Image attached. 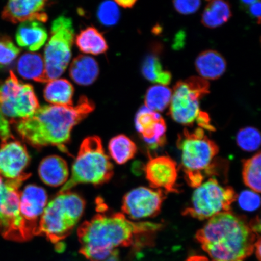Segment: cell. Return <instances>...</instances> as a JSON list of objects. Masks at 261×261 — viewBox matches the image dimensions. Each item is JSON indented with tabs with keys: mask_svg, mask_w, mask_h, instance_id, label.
<instances>
[{
	"mask_svg": "<svg viewBox=\"0 0 261 261\" xmlns=\"http://www.w3.org/2000/svg\"><path fill=\"white\" fill-rule=\"evenodd\" d=\"M113 166L106 154L101 139L90 136L83 140L75 160L71 175L60 193L68 192L77 185L105 184L112 178Z\"/></svg>",
	"mask_w": 261,
	"mask_h": 261,
	"instance_id": "obj_5",
	"label": "cell"
},
{
	"mask_svg": "<svg viewBox=\"0 0 261 261\" xmlns=\"http://www.w3.org/2000/svg\"><path fill=\"white\" fill-rule=\"evenodd\" d=\"M187 261H217L214 259H210L206 257L202 256H192L188 257Z\"/></svg>",
	"mask_w": 261,
	"mask_h": 261,
	"instance_id": "obj_38",
	"label": "cell"
},
{
	"mask_svg": "<svg viewBox=\"0 0 261 261\" xmlns=\"http://www.w3.org/2000/svg\"><path fill=\"white\" fill-rule=\"evenodd\" d=\"M39 108L33 86L19 80L12 71L7 79L0 80V110L6 118L27 119Z\"/></svg>",
	"mask_w": 261,
	"mask_h": 261,
	"instance_id": "obj_10",
	"label": "cell"
},
{
	"mask_svg": "<svg viewBox=\"0 0 261 261\" xmlns=\"http://www.w3.org/2000/svg\"><path fill=\"white\" fill-rule=\"evenodd\" d=\"M109 152L117 164L123 165L135 156L138 148L136 143L125 135H120L110 140Z\"/></svg>",
	"mask_w": 261,
	"mask_h": 261,
	"instance_id": "obj_26",
	"label": "cell"
},
{
	"mask_svg": "<svg viewBox=\"0 0 261 261\" xmlns=\"http://www.w3.org/2000/svg\"><path fill=\"white\" fill-rule=\"evenodd\" d=\"M162 47L160 44H155L151 48L150 54L147 55L143 60L142 66V74L146 80L158 83V81L166 70H163L160 59Z\"/></svg>",
	"mask_w": 261,
	"mask_h": 261,
	"instance_id": "obj_27",
	"label": "cell"
},
{
	"mask_svg": "<svg viewBox=\"0 0 261 261\" xmlns=\"http://www.w3.org/2000/svg\"><path fill=\"white\" fill-rule=\"evenodd\" d=\"M135 124L137 130L150 149L165 145L166 124L159 113L143 106L136 114Z\"/></svg>",
	"mask_w": 261,
	"mask_h": 261,
	"instance_id": "obj_16",
	"label": "cell"
},
{
	"mask_svg": "<svg viewBox=\"0 0 261 261\" xmlns=\"http://www.w3.org/2000/svg\"><path fill=\"white\" fill-rule=\"evenodd\" d=\"M256 237L249 223L230 211L210 218L195 238L212 259L243 261L254 252Z\"/></svg>",
	"mask_w": 261,
	"mask_h": 261,
	"instance_id": "obj_3",
	"label": "cell"
},
{
	"mask_svg": "<svg viewBox=\"0 0 261 261\" xmlns=\"http://www.w3.org/2000/svg\"><path fill=\"white\" fill-rule=\"evenodd\" d=\"M48 0H8L2 12V18L13 24L35 20L47 21L45 12Z\"/></svg>",
	"mask_w": 261,
	"mask_h": 261,
	"instance_id": "obj_17",
	"label": "cell"
},
{
	"mask_svg": "<svg viewBox=\"0 0 261 261\" xmlns=\"http://www.w3.org/2000/svg\"><path fill=\"white\" fill-rule=\"evenodd\" d=\"M237 142L238 146L244 151H256L259 149L260 145L259 130L251 126L241 129L237 134Z\"/></svg>",
	"mask_w": 261,
	"mask_h": 261,
	"instance_id": "obj_30",
	"label": "cell"
},
{
	"mask_svg": "<svg viewBox=\"0 0 261 261\" xmlns=\"http://www.w3.org/2000/svg\"><path fill=\"white\" fill-rule=\"evenodd\" d=\"M260 152L243 161V179L244 184L256 193L260 192Z\"/></svg>",
	"mask_w": 261,
	"mask_h": 261,
	"instance_id": "obj_29",
	"label": "cell"
},
{
	"mask_svg": "<svg viewBox=\"0 0 261 261\" xmlns=\"http://www.w3.org/2000/svg\"><path fill=\"white\" fill-rule=\"evenodd\" d=\"M103 261H119L118 253H117L116 250H114V252Z\"/></svg>",
	"mask_w": 261,
	"mask_h": 261,
	"instance_id": "obj_40",
	"label": "cell"
},
{
	"mask_svg": "<svg viewBox=\"0 0 261 261\" xmlns=\"http://www.w3.org/2000/svg\"><path fill=\"white\" fill-rule=\"evenodd\" d=\"M29 177L8 179L0 175V233L5 239L25 240L19 212L21 192L19 188Z\"/></svg>",
	"mask_w": 261,
	"mask_h": 261,
	"instance_id": "obj_11",
	"label": "cell"
},
{
	"mask_svg": "<svg viewBox=\"0 0 261 261\" xmlns=\"http://www.w3.org/2000/svg\"><path fill=\"white\" fill-rule=\"evenodd\" d=\"M210 89L208 82L200 77L192 76L177 82L169 104V115L182 125L191 126L197 122L200 128H210V117L200 107V100L210 93Z\"/></svg>",
	"mask_w": 261,
	"mask_h": 261,
	"instance_id": "obj_6",
	"label": "cell"
},
{
	"mask_svg": "<svg viewBox=\"0 0 261 261\" xmlns=\"http://www.w3.org/2000/svg\"><path fill=\"white\" fill-rule=\"evenodd\" d=\"M145 174L150 187L164 189L166 192L178 193L176 182L178 177L177 163L168 156L150 158L145 166Z\"/></svg>",
	"mask_w": 261,
	"mask_h": 261,
	"instance_id": "obj_15",
	"label": "cell"
},
{
	"mask_svg": "<svg viewBox=\"0 0 261 261\" xmlns=\"http://www.w3.org/2000/svg\"><path fill=\"white\" fill-rule=\"evenodd\" d=\"M75 42L79 50L84 54L99 55L105 54L109 49L103 35L93 26L81 31L76 36Z\"/></svg>",
	"mask_w": 261,
	"mask_h": 261,
	"instance_id": "obj_24",
	"label": "cell"
},
{
	"mask_svg": "<svg viewBox=\"0 0 261 261\" xmlns=\"http://www.w3.org/2000/svg\"><path fill=\"white\" fill-rule=\"evenodd\" d=\"M205 1H208V2H210V1H211V0H205Z\"/></svg>",
	"mask_w": 261,
	"mask_h": 261,
	"instance_id": "obj_42",
	"label": "cell"
},
{
	"mask_svg": "<svg viewBox=\"0 0 261 261\" xmlns=\"http://www.w3.org/2000/svg\"><path fill=\"white\" fill-rule=\"evenodd\" d=\"M260 197L256 192L252 191H244L238 197V203L242 210L253 212L260 206Z\"/></svg>",
	"mask_w": 261,
	"mask_h": 261,
	"instance_id": "obj_33",
	"label": "cell"
},
{
	"mask_svg": "<svg viewBox=\"0 0 261 261\" xmlns=\"http://www.w3.org/2000/svg\"><path fill=\"white\" fill-rule=\"evenodd\" d=\"M94 108L86 96H81L75 106H42L30 117L16 122V132L33 146H55L66 152L65 145L70 141L71 130Z\"/></svg>",
	"mask_w": 261,
	"mask_h": 261,
	"instance_id": "obj_1",
	"label": "cell"
},
{
	"mask_svg": "<svg viewBox=\"0 0 261 261\" xmlns=\"http://www.w3.org/2000/svg\"><path fill=\"white\" fill-rule=\"evenodd\" d=\"M231 16L229 3L225 0H211L204 9L201 22L205 28H217L226 23Z\"/></svg>",
	"mask_w": 261,
	"mask_h": 261,
	"instance_id": "obj_25",
	"label": "cell"
},
{
	"mask_svg": "<svg viewBox=\"0 0 261 261\" xmlns=\"http://www.w3.org/2000/svg\"><path fill=\"white\" fill-rule=\"evenodd\" d=\"M74 30L72 20L60 16L52 22L51 35L44 50L48 82L58 79L66 70L71 58Z\"/></svg>",
	"mask_w": 261,
	"mask_h": 261,
	"instance_id": "obj_8",
	"label": "cell"
},
{
	"mask_svg": "<svg viewBox=\"0 0 261 261\" xmlns=\"http://www.w3.org/2000/svg\"><path fill=\"white\" fill-rule=\"evenodd\" d=\"M0 139L2 140V142L14 139L10 128L8 120L3 115L1 110H0Z\"/></svg>",
	"mask_w": 261,
	"mask_h": 261,
	"instance_id": "obj_35",
	"label": "cell"
},
{
	"mask_svg": "<svg viewBox=\"0 0 261 261\" xmlns=\"http://www.w3.org/2000/svg\"><path fill=\"white\" fill-rule=\"evenodd\" d=\"M85 205L79 195L69 191L60 193L45 207L37 234H42L54 243L63 240L81 219Z\"/></svg>",
	"mask_w": 261,
	"mask_h": 261,
	"instance_id": "obj_7",
	"label": "cell"
},
{
	"mask_svg": "<svg viewBox=\"0 0 261 261\" xmlns=\"http://www.w3.org/2000/svg\"><path fill=\"white\" fill-rule=\"evenodd\" d=\"M254 251L256 252V255L257 260L258 261L260 260V238H258V239L257 240L255 246H254Z\"/></svg>",
	"mask_w": 261,
	"mask_h": 261,
	"instance_id": "obj_39",
	"label": "cell"
},
{
	"mask_svg": "<svg viewBox=\"0 0 261 261\" xmlns=\"http://www.w3.org/2000/svg\"><path fill=\"white\" fill-rule=\"evenodd\" d=\"M161 227L149 222L133 223L122 214H98L78 230L81 252L90 261H103L116 248L129 246L139 234L154 233Z\"/></svg>",
	"mask_w": 261,
	"mask_h": 261,
	"instance_id": "obj_2",
	"label": "cell"
},
{
	"mask_svg": "<svg viewBox=\"0 0 261 261\" xmlns=\"http://www.w3.org/2000/svg\"><path fill=\"white\" fill-rule=\"evenodd\" d=\"M257 1L258 0H240L241 5L244 6L252 5Z\"/></svg>",
	"mask_w": 261,
	"mask_h": 261,
	"instance_id": "obj_41",
	"label": "cell"
},
{
	"mask_svg": "<svg viewBox=\"0 0 261 261\" xmlns=\"http://www.w3.org/2000/svg\"><path fill=\"white\" fill-rule=\"evenodd\" d=\"M74 92V87L70 81L56 79L48 82L44 90V97L52 105L71 106Z\"/></svg>",
	"mask_w": 261,
	"mask_h": 261,
	"instance_id": "obj_23",
	"label": "cell"
},
{
	"mask_svg": "<svg viewBox=\"0 0 261 261\" xmlns=\"http://www.w3.org/2000/svg\"><path fill=\"white\" fill-rule=\"evenodd\" d=\"M97 16L101 24L110 27L118 22L120 13L115 3L111 0H106L98 8Z\"/></svg>",
	"mask_w": 261,
	"mask_h": 261,
	"instance_id": "obj_31",
	"label": "cell"
},
{
	"mask_svg": "<svg viewBox=\"0 0 261 261\" xmlns=\"http://www.w3.org/2000/svg\"><path fill=\"white\" fill-rule=\"evenodd\" d=\"M177 145L181 151L186 181L190 187L197 188L203 184L204 174H210L212 162L219 148L201 128L192 132L185 128L178 136Z\"/></svg>",
	"mask_w": 261,
	"mask_h": 261,
	"instance_id": "obj_4",
	"label": "cell"
},
{
	"mask_svg": "<svg viewBox=\"0 0 261 261\" xmlns=\"http://www.w3.org/2000/svg\"><path fill=\"white\" fill-rule=\"evenodd\" d=\"M260 1L258 0L253 4L250 5L249 12L252 17L256 18L258 21V24L260 22Z\"/></svg>",
	"mask_w": 261,
	"mask_h": 261,
	"instance_id": "obj_36",
	"label": "cell"
},
{
	"mask_svg": "<svg viewBox=\"0 0 261 261\" xmlns=\"http://www.w3.org/2000/svg\"><path fill=\"white\" fill-rule=\"evenodd\" d=\"M20 52L21 49L16 46L11 38L6 35L0 36V68L9 67Z\"/></svg>",
	"mask_w": 261,
	"mask_h": 261,
	"instance_id": "obj_32",
	"label": "cell"
},
{
	"mask_svg": "<svg viewBox=\"0 0 261 261\" xmlns=\"http://www.w3.org/2000/svg\"><path fill=\"white\" fill-rule=\"evenodd\" d=\"M138 0H114L117 5L124 8H132Z\"/></svg>",
	"mask_w": 261,
	"mask_h": 261,
	"instance_id": "obj_37",
	"label": "cell"
},
{
	"mask_svg": "<svg viewBox=\"0 0 261 261\" xmlns=\"http://www.w3.org/2000/svg\"><path fill=\"white\" fill-rule=\"evenodd\" d=\"M165 199L162 189H134L123 197L122 211L133 220L154 217L161 212Z\"/></svg>",
	"mask_w": 261,
	"mask_h": 261,
	"instance_id": "obj_12",
	"label": "cell"
},
{
	"mask_svg": "<svg viewBox=\"0 0 261 261\" xmlns=\"http://www.w3.org/2000/svg\"><path fill=\"white\" fill-rule=\"evenodd\" d=\"M172 90L162 85L150 87L145 96V106L155 112H162L171 103Z\"/></svg>",
	"mask_w": 261,
	"mask_h": 261,
	"instance_id": "obj_28",
	"label": "cell"
},
{
	"mask_svg": "<svg viewBox=\"0 0 261 261\" xmlns=\"http://www.w3.org/2000/svg\"><path fill=\"white\" fill-rule=\"evenodd\" d=\"M16 69L19 74L25 80L48 83L44 60L40 54L25 53L21 55L16 64Z\"/></svg>",
	"mask_w": 261,
	"mask_h": 261,
	"instance_id": "obj_22",
	"label": "cell"
},
{
	"mask_svg": "<svg viewBox=\"0 0 261 261\" xmlns=\"http://www.w3.org/2000/svg\"><path fill=\"white\" fill-rule=\"evenodd\" d=\"M195 66L203 79L217 80L226 72L227 62L219 52L207 50L198 55Z\"/></svg>",
	"mask_w": 261,
	"mask_h": 261,
	"instance_id": "obj_20",
	"label": "cell"
},
{
	"mask_svg": "<svg viewBox=\"0 0 261 261\" xmlns=\"http://www.w3.org/2000/svg\"><path fill=\"white\" fill-rule=\"evenodd\" d=\"M176 11L182 15L193 14L200 9L201 0H173Z\"/></svg>",
	"mask_w": 261,
	"mask_h": 261,
	"instance_id": "obj_34",
	"label": "cell"
},
{
	"mask_svg": "<svg viewBox=\"0 0 261 261\" xmlns=\"http://www.w3.org/2000/svg\"><path fill=\"white\" fill-rule=\"evenodd\" d=\"M25 146L14 139L2 142L0 146V175L8 179L30 177L24 170L30 162Z\"/></svg>",
	"mask_w": 261,
	"mask_h": 261,
	"instance_id": "obj_14",
	"label": "cell"
},
{
	"mask_svg": "<svg viewBox=\"0 0 261 261\" xmlns=\"http://www.w3.org/2000/svg\"><path fill=\"white\" fill-rule=\"evenodd\" d=\"M47 38V31L44 25L35 20L21 22L16 32V41L19 46L32 51L40 50Z\"/></svg>",
	"mask_w": 261,
	"mask_h": 261,
	"instance_id": "obj_18",
	"label": "cell"
},
{
	"mask_svg": "<svg viewBox=\"0 0 261 261\" xmlns=\"http://www.w3.org/2000/svg\"><path fill=\"white\" fill-rule=\"evenodd\" d=\"M47 195L44 189L37 185H29L20 194L19 212L25 240L37 234L39 222L47 204Z\"/></svg>",
	"mask_w": 261,
	"mask_h": 261,
	"instance_id": "obj_13",
	"label": "cell"
},
{
	"mask_svg": "<svg viewBox=\"0 0 261 261\" xmlns=\"http://www.w3.org/2000/svg\"><path fill=\"white\" fill-rule=\"evenodd\" d=\"M238 195L232 188L224 187L215 178H210L196 188L191 205L184 212L185 216L199 220H210L218 214L230 212Z\"/></svg>",
	"mask_w": 261,
	"mask_h": 261,
	"instance_id": "obj_9",
	"label": "cell"
},
{
	"mask_svg": "<svg viewBox=\"0 0 261 261\" xmlns=\"http://www.w3.org/2000/svg\"><path fill=\"white\" fill-rule=\"evenodd\" d=\"M39 176L45 185L57 187L68 180L69 171L67 163L57 155H50L42 160L38 169Z\"/></svg>",
	"mask_w": 261,
	"mask_h": 261,
	"instance_id": "obj_19",
	"label": "cell"
},
{
	"mask_svg": "<svg viewBox=\"0 0 261 261\" xmlns=\"http://www.w3.org/2000/svg\"><path fill=\"white\" fill-rule=\"evenodd\" d=\"M70 76L80 86H90L95 82L99 74L97 62L92 57L79 55L70 65Z\"/></svg>",
	"mask_w": 261,
	"mask_h": 261,
	"instance_id": "obj_21",
	"label": "cell"
}]
</instances>
